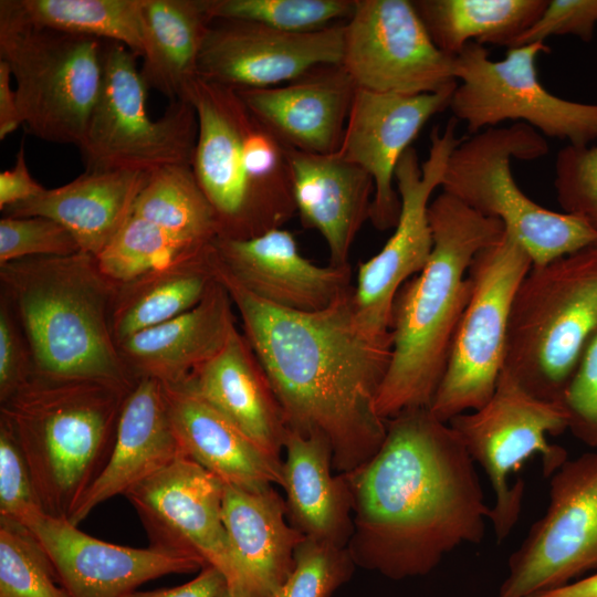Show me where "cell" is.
<instances>
[{"label":"cell","mask_w":597,"mask_h":597,"mask_svg":"<svg viewBox=\"0 0 597 597\" xmlns=\"http://www.w3.org/2000/svg\"><path fill=\"white\" fill-rule=\"evenodd\" d=\"M433 247L426 266L397 292L391 308V357L376 398L387 420L429 408L444 374L471 294L474 256L499 240L503 223L441 192L429 205Z\"/></svg>","instance_id":"obj_3"},{"label":"cell","mask_w":597,"mask_h":597,"mask_svg":"<svg viewBox=\"0 0 597 597\" xmlns=\"http://www.w3.org/2000/svg\"><path fill=\"white\" fill-rule=\"evenodd\" d=\"M212 252L216 262L249 292L289 311L327 308L354 286L350 265L313 263L282 228L249 239L216 237Z\"/></svg>","instance_id":"obj_21"},{"label":"cell","mask_w":597,"mask_h":597,"mask_svg":"<svg viewBox=\"0 0 597 597\" xmlns=\"http://www.w3.org/2000/svg\"><path fill=\"white\" fill-rule=\"evenodd\" d=\"M554 188L565 213L597 230V142L582 146L567 144L558 151Z\"/></svg>","instance_id":"obj_40"},{"label":"cell","mask_w":597,"mask_h":597,"mask_svg":"<svg viewBox=\"0 0 597 597\" xmlns=\"http://www.w3.org/2000/svg\"><path fill=\"white\" fill-rule=\"evenodd\" d=\"M346 547L305 537L294 555V567L272 597H331L353 575Z\"/></svg>","instance_id":"obj_39"},{"label":"cell","mask_w":597,"mask_h":597,"mask_svg":"<svg viewBox=\"0 0 597 597\" xmlns=\"http://www.w3.org/2000/svg\"><path fill=\"white\" fill-rule=\"evenodd\" d=\"M22 524L44 548L71 597H125L148 580L207 566L200 558L150 545L135 548L101 541L44 511Z\"/></svg>","instance_id":"obj_19"},{"label":"cell","mask_w":597,"mask_h":597,"mask_svg":"<svg viewBox=\"0 0 597 597\" xmlns=\"http://www.w3.org/2000/svg\"><path fill=\"white\" fill-rule=\"evenodd\" d=\"M548 150L543 135L525 123L490 127L461 139L440 186L472 210L500 220L533 265L597 243V230L587 222L537 205L515 182L511 159L535 160Z\"/></svg>","instance_id":"obj_8"},{"label":"cell","mask_w":597,"mask_h":597,"mask_svg":"<svg viewBox=\"0 0 597 597\" xmlns=\"http://www.w3.org/2000/svg\"><path fill=\"white\" fill-rule=\"evenodd\" d=\"M182 98L197 115L191 168L217 216L218 237L249 239L282 228L296 213L290 148L234 88L197 75Z\"/></svg>","instance_id":"obj_5"},{"label":"cell","mask_w":597,"mask_h":597,"mask_svg":"<svg viewBox=\"0 0 597 597\" xmlns=\"http://www.w3.org/2000/svg\"><path fill=\"white\" fill-rule=\"evenodd\" d=\"M227 588L224 576L213 566H205L190 582L149 591H133L125 597H220Z\"/></svg>","instance_id":"obj_47"},{"label":"cell","mask_w":597,"mask_h":597,"mask_svg":"<svg viewBox=\"0 0 597 597\" xmlns=\"http://www.w3.org/2000/svg\"><path fill=\"white\" fill-rule=\"evenodd\" d=\"M132 213L192 243H207L219 234L214 210L189 165L150 172Z\"/></svg>","instance_id":"obj_34"},{"label":"cell","mask_w":597,"mask_h":597,"mask_svg":"<svg viewBox=\"0 0 597 597\" xmlns=\"http://www.w3.org/2000/svg\"><path fill=\"white\" fill-rule=\"evenodd\" d=\"M103 80L83 142L85 171L133 170L150 174L171 165L191 166L198 119L185 98L169 103L153 119L137 55L125 45L103 41Z\"/></svg>","instance_id":"obj_10"},{"label":"cell","mask_w":597,"mask_h":597,"mask_svg":"<svg viewBox=\"0 0 597 597\" xmlns=\"http://www.w3.org/2000/svg\"><path fill=\"white\" fill-rule=\"evenodd\" d=\"M232 306L228 291L213 277L195 307L127 337L117 344L118 350L136 379L182 384L226 345L237 327Z\"/></svg>","instance_id":"obj_26"},{"label":"cell","mask_w":597,"mask_h":597,"mask_svg":"<svg viewBox=\"0 0 597 597\" xmlns=\"http://www.w3.org/2000/svg\"><path fill=\"white\" fill-rule=\"evenodd\" d=\"M208 243L189 242L132 213L95 258L102 273L121 285L185 259Z\"/></svg>","instance_id":"obj_36"},{"label":"cell","mask_w":597,"mask_h":597,"mask_svg":"<svg viewBox=\"0 0 597 597\" xmlns=\"http://www.w3.org/2000/svg\"><path fill=\"white\" fill-rule=\"evenodd\" d=\"M562 405L572 434L597 450V332L583 353Z\"/></svg>","instance_id":"obj_43"},{"label":"cell","mask_w":597,"mask_h":597,"mask_svg":"<svg viewBox=\"0 0 597 597\" xmlns=\"http://www.w3.org/2000/svg\"><path fill=\"white\" fill-rule=\"evenodd\" d=\"M360 90L401 95L454 86V57L432 41L412 1L356 0L341 62Z\"/></svg>","instance_id":"obj_16"},{"label":"cell","mask_w":597,"mask_h":597,"mask_svg":"<svg viewBox=\"0 0 597 597\" xmlns=\"http://www.w3.org/2000/svg\"><path fill=\"white\" fill-rule=\"evenodd\" d=\"M220 597H258V596L253 595L252 593L241 587L229 588L227 586L226 590L221 594Z\"/></svg>","instance_id":"obj_50"},{"label":"cell","mask_w":597,"mask_h":597,"mask_svg":"<svg viewBox=\"0 0 597 597\" xmlns=\"http://www.w3.org/2000/svg\"><path fill=\"white\" fill-rule=\"evenodd\" d=\"M597 25V0H547L536 21L511 48L544 42L552 35H575L590 41Z\"/></svg>","instance_id":"obj_44"},{"label":"cell","mask_w":597,"mask_h":597,"mask_svg":"<svg viewBox=\"0 0 597 597\" xmlns=\"http://www.w3.org/2000/svg\"><path fill=\"white\" fill-rule=\"evenodd\" d=\"M222 520L237 587L258 597H272L291 574L295 551L305 540L289 522L285 501L273 485L247 490L224 484Z\"/></svg>","instance_id":"obj_25"},{"label":"cell","mask_w":597,"mask_h":597,"mask_svg":"<svg viewBox=\"0 0 597 597\" xmlns=\"http://www.w3.org/2000/svg\"><path fill=\"white\" fill-rule=\"evenodd\" d=\"M533 263L505 230L472 260L471 294L453 338L447 367L429 407L440 420L482 407L503 369L510 313Z\"/></svg>","instance_id":"obj_13"},{"label":"cell","mask_w":597,"mask_h":597,"mask_svg":"<svg viewBox=\"0 0 597 597\" xmlns=\"http://www.w3.org/2000/svg\"><path fill=\"white\" fill-rule=\"evenodd\" d=\"M434 44L457 56L470 43L510 49L540 17L547 0L412 1Z\"/></svg>","instance_id":"obj_33"},{"label":"cell","mask_w":597,"mask_h":597,"mask_svg":"<svg viewBox=\"0 0 597 597\" xmlns=\"http://www.w3.org/2000/svg\"><path fill=\"white\" fill-rule=\"evenodd\" d=\"M597 569V450L567 459L549 476L544 515L507 562L496 597H530Z\"/></svg>","instance_id":"obj_14"},{"label":"cell","mask_w":597,"mask_h":597,"mask_svg":"<svg viewBox=\"0 0 597 597\" xmlns=\"http://www.w3.org/2000/svg\"><path fill=\"white\" fill-rule=\"evenodd\" d=\"M44 189L29 172L22 142L15 156L14 166L0 172V209L3 211L11 206L27 201L40 195Z\"/></svg>","instance_id":"obj_46"},{"label":"cell","mask_w":597,"mask_h":597,"mask_svg":"<svg viewBox=\"0 0 597 597\" xmlns=\"http://www.w3.org/2000/svg\"><path fill=\"white\" fill-rule=\"evenodd\" d=\"M212 241L185 259L118 285L111 316L116 344L186 313L203 298L213 281Z\"/></svg>","instance_id":"obj_32"},{"label":"cell","mask_w":597,"mask_h":597,"mask_svg":"<svg viewBox=\"0 0 597 597\" xmlns=\"http://www.w3.org/2000/svg\"><path fill=\"white\" fill-rule=\"evenodd\" d=\"M283 454L282 488L291 525L307 538L346 547L353 533L352 494L346 474H333L328 442L287 429Z\"/></svg>","instance_id":"obj_30"},{"label":"cell","mask_w":597,"mask_h":597,"mask_svg":"<svg viewBox=\"0 0 597 597\" xmlns=\"http://www.w3.org/2000/svg\"><path fill=\"white\" fill-rule=\"evenodd\" d=\"M597 332V243L532 265L513 298L502 371L562 404Z\"/></svg>","instance_id":"obj_7"},{"label":"cell","mask_w":597,"mask_h":597,"mask_svg":"<svg viewBox=\"0 0 597 597\" xmlns=\"http://www.w3.org/2000/svg\"><path fill=\"white\" fill-rule=\"evenodd\" d=\"M296 212L304 228L325 240L329 264L349 266L354 240L369 220L375 192L373 178L337 153H304L290 148Z\"/></svg>","instance_id":"obj_24"},{"label":"cell","mask_w":597,"mask_h":597,"mask_svg":"<svg viewBox=\"0 0 597 597\" xmlns=\"http://www.w3.org/2000/svg\"><path fill=\"white\" fill-rule=\"evenodd\" d=\"M35 25L112 41L142 57L144 0H13Z\"/></svg>","instance_id":"obj_35"},{"label":"cell","mask_w":597,"mask_h":597,"mask_svg":"<svg viewBox=\"0 0 597 597\" xmlns=\"http://www.w3.org/2000/svg\"><path fill=\"white\" fill-rule=\"evenodd\" d=\"M344 24L291 33L245 20L213 19L198 59L197 75L234 90L286 84L317 66L341 64Z\"/></svg>","instance_id":"obj_18"},{"label":"cell","mask_w":597,"mask_h":597,"mask_svg":"<svg viewBox=\"0 0 597 597\" xmlns=\"http://www.w3.org/2000/svg\"><path fill=\"white\" fill-rule=\"evenodd\" d=\"M31 353L8 302L0 298V402L7 400L33 375Z\"/></svg>","instance_id":"obj_45"},{"label":"cell","mask_w":597,"mask_h":597,"mask_svg":"<svg viewBox=\"0 0 597 597\" xmlns=\"http://www.w3.org/2000/svg\"><path fill=\"white\" fill-rule=\"evenodd\" d=\"M224 483L181 454L124 495L135 509L150 546L192 556L217 568L227 586H238L222 520Z\"/></svg>","instance_id":"obj_17"},{"label":"cell","mask_w":597,"mask_h":597,"mask_svg":"<svg viewBox=\"0 0 597 597\" xmlns=\"http://www.w3.org/2000/svg\"><path fill=\"white\" fill-rule=\"evenodd\" d=\"M182 385L224 415L268 453L282 459L287 431L282 409L250 343L237 327L220 352Z\"/></svg>","instance_id":"obj_28"},{"label":"cell","mask_w":597,"mask_h":597,"mask_svg":"<svg viewBox=\"0 0 597 597\" xmlns=\"http://www.w3.org/2000/svg\"><path fill=\"white\" fill-rule=\"evenodd\" d=\"M0 283L25 336L33 374L133 389L137 379L111 324L118 284L102 273L94 255L11 261L0 264Z\"/></svg>","instance_id":"obj_4"},{"label":"cell","mask_w":597,"mask_h":597,"mask_svg":"<svg viewBox=\"0 0 597 597\" xmlns=\"http://www.w3.org/2000/svg\"><path fill=\"white\" fill-rule=\"evenodd\" d=\"M103 41L35 25L0 1V60L10 66L22 125L39 139L80 146L103 80Z\"/></svg>","instance_id":"obj_9"},{"label":"cell","mask_w":597,"mask_h":597,"mask_svg":"<svg viewBox=\"0 0 597 597\" xmlns=\"http://www.w3.org/2000/svg\"><path fill=\"white\" fill-rule=\"evenodd\" d=\"M82 251L61 223L42 216L0 220V264L38 256H66Z\"/></svg>","instance_id":"obj_41"},{"label":"cell","mask_w":597,"mask_h":597,"mask_svg":"<svg viewBox=\"0 0 597 597\" xmlns=\"http://www.w3.org/2000/svg\"><path fill=\"white\" fill-rule=\"evenodd\" d=\"M465 450L491 483L492 523L498 542L504 541L519 521L524 481L511 483L524 462L535 454L543 473L551 476L567 459V451L548 442L547 436L568 430V417L559 402L541 399L501 371L491 398L480 408L449 421Z\"/></svg>","instance_id":"obj_12"},{"label":"cell","mask_w":597,"mask_h":597,"mask_svg":"<svg viewBox=\"0 0 597 597\" xmlns=\"http://www.w3.org/2000/svg\"><path fill=\"white\" fill-rule=\"evenodd\" d=\"M209 265L239 313L286 428L325 439L338 473L371 459L386 436L376 398L392 341L390 332H378L362 320L354 286L327 308L295 312L249 292L216 262L212 251Z\"/></svg>","instance_id":"obj_1"},{"label":"cell","mask_w":597,"mask_h":597,"mask_svg":"<svg viewBox=\"0 0 597 597\" xmlns=\"http://www.w3.org/2000/svg\"><path fill=\"white\" fill-rule=\"evenodd\" d=\"M10 66L0 60V139L14 132L22 121L19 113L15 91L11 87Z\"/></svg>","instance_id":"obj_48"},{"label":"cell","mask_w":597,"mask_h":597,"mask_svg":"<svg viewBox=\"0 0 597 597\" xmlns=\"http://www.w3.org/2000/svg\"><path fill=\"white\" fill-rule=\"evenodd\" d=\"M43 511L28 463L10 428L0 420V517L23 523Z\"/></svg>","instance_id":"obj_42"},{"label":"cell","mask_w":597,"mask_h":597,"mask_svg":"<svg viewBox=\"0 0 597 597\" xmlns=\"http://www.w3.org/2000/svg\"><path fill=\"white\" fill-rule=\"evenodd\" d=\"M455 86L417 95L356 90L337 154L373 178L369 221L377 230L395 228L399 217L395 170L400 157L425 124L449 108Z\"/></svg>","instance_id":"obj_20"},{"label":"cell","mask_w":597,"mask_h":597,"mask_svg":"<svg viewBox=\"0 0 597 597\" xmlns=\"http://www.w3.org/2000/svg\"><path fill=\"white\" fill-rule=\"evenodd\" d=\"M356 0H205L213 19L255 22L291 33H308L346 22Z\"/></svg>","instance_id":"obj_37"},{"label":"cell","mask_w":597,"mask_h":597,"mask_svg":"<svg viewBox=\"0 0 597 597\" xmlns=\"http://www.w3.org/2000/svg\"><path fill=\"white\" fill-rule=\"evenodd\" d=\"M181 454L163 383L138 378L124 401L111 457L69 521L78 526L100 504L124 495Z\"/></svg>","instance_id":"obj_23"},{"label":"cell","mask_w":597,"mask_h":597,"mask_svg":"<svg viewBox=\"0 0 597 597\" xmlns=\"http://www.w3.org/2000/svg\"><path fill=\"white\" fill-rule=\"evenodd\" d=\"M149 174L84 171L71 182L3 210L8 217L42 216L65 227L81 250L97 256L132 214Z\"/></svg>","instance_id":"obj_29"},{"label":"cell","mask_w":597,"mask_h":597,"mask_svg":"<svg viewBox=\"0 0 597 597\" xmlns=\"http://www.w3.org/2000/svg\"><path fill=\"white\" fill-rule=\"evenodd\" d=\"M356 90L342 64H328L286 84L235 91L285 146L329 155L341 147Z\"/></svg>","instance_id":"obj_22"},{"label":"cell","mask_w":597,"mask_h":597,"mask_svg":"<svg viewBox=\"0 0 597 597\" xmlns=\"http://www.w3.org/2000/svg\"><path fill=\"white\" fill-rule=\"evenodd\" d=\"M0 597H71L32 532L1 517Z\"/></svg>","instance_id":"obj_38"},{"label":"cell","mask_w":597,"mask_h":597,"mask_svg":"<svg viewBox=\"0 0 597 597\" xmlns=\"http://www.w3.org/2000/svg\"><path fill=\"white\" fill-rule=\"evenodd\" d=\"M144 52L139 69L148 90L181 100L197 76L198 59L211 22L205 0H144Z\"/></svg>","instance_id":"obj_31"},{"label":"cell","mask_w":597,"mask_h":597,"mask_svg":"<svg viewBox=\"0 0 597 597\" xmlns=\"http://www.w3.org/2000/svg\"><path fill=\"white\" fill-rule=\"evenodd\" d=\"M163 385L169 418L184 454L224 484L247 490L282 486L283 459L263 450L186 385Z\"/></svg>","instance_id":"obj_27"},{"label":"cell","mask_w":597,"mask_h":597,"mask_svg":"<svg viewBox=\"0 0 597 597\" xmlns=\"http://www.w3.org/2000/svg\"><path fill=\"white\" fill-rule=\"evenodd\" d=\"M545 42L510 48L503 60L470 42L454 56L457 86L449 108L470 134L505 121L525 123L541 135L582 146L597 142V104L562 98L538 80L536 59Z\"/></svg>","instance_id":"obj_11"},{"label":"cell","mask_w":597,"mask_h":597,"mask_svg":"<svg viewBox=\"0 0 597 597\" xmlns=\"http://www.w3.org/2000/svg\"><path fill=\"white\" fill-rule=\"evenodd\" d=\"M345 474L353 502L346 548L356 566L392 580L425 576L453 549L483 540L491 506L475 463L429 408L387 419L378 451Z\"/></svg>","instance_id":"obj_2"},{"label":"cell","mask_w":597,"mask_h":597,"mask_svg":"<svg viewBox=\"0 0 597 597\" xmlns=\"http://www.w3.org/2000/svg\"><path fill=\"white\" fill-rule=\"evenodd\" d=\"M458 121L430 134L427 159L420 164L410 146L395 170L400 212L395 231L374 256L360 263L353 289L362 320L378 332H390L391 308L399 289L428 263L433 239L429 222L430 198L441 186L447 163L462 138L455 135Z\"/></svg>","instance_id":"obj_15"},{"label":"cell","mask_w":597,"mask_h":597,"mask_svg":"<svg viewBox=\"0 0 597 597\" xmlns=\"http://www.w3.org/2000/svg\"><path fill=\"white\" fill-rule=\"evenodd\" d=\"M129 391L33 374L0 402V420L20 444L45 513L69 520L100 476Z\"/></svg>","instance_id":"obj_6"},{"label":"cell","mask_w":597,"mask_h":597,"mask_svg":"<svg viewBox=\"0 0 597 597\" xmlns=\"http://www.w3.org/2000/svg\"><path fill=\"white\" fill-rule=\"evenodd\" d=\"M530 597H597V573Z\"/></svg>","instance_id":"obj_49"}]
</instances>
